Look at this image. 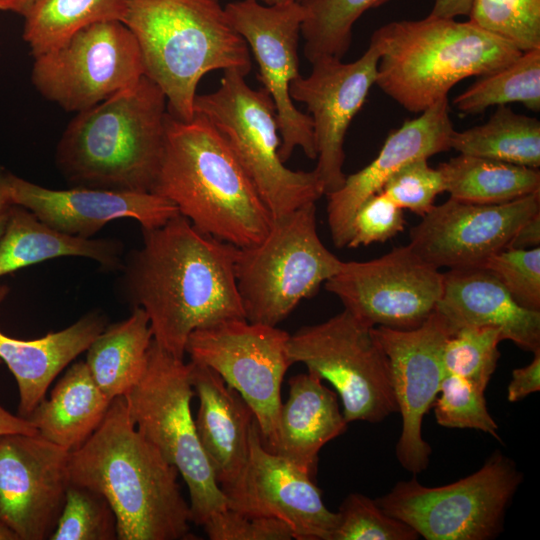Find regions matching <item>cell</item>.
<instances>
[{"instance_id":"13","label":"cell","mask_w":540,"mask_h":540,"mask_svg":"<svg viewBox=\"0 0 540 540\" xmlns=\"http://www.w3.org/2000/svg\"><path fill=\"white\" fill-rule=\"evenodd\" d=\"M290 334L277 326L230 319L191 333L186 353L218 373L252 409L263 445L275 437L281 408V385L292 365Z\"/></svg>"},{"instance_id":"27","label":"cell","mask_w":540,"mask_h":540,"mask_svg":"<svg viewBox=\"0 0 540 540\" xmlns=\"http://www.w3.org/2000/svg\"><path fill=\"white\" fill-rule=\"evenodd\" d=\"M122 244L113 239H83L56 232L27 209L13 205L0 238V277L59 257H83L108 270L122 267Z\"/></svg>"},{"instance_id":"53","label":"cell","mask_w":540,"mask_h":540,"mask_svg":"<svg viewBox=\"0 0 540 540\" xmlns=\"http://www.w3.org/2000/svg\"><path fill=\"white\" fill-rule=\"evenodd\" d=\"M1 363H2V362H1V360H0V364H1Z\"/></svg>"},{"instance_id":"3","label":"cell","mask_w":540,"mask_h":540,"mask_svg":"<svg viewBox=\"0 0 540 540\" xmlns=\"http://www.w3.org/2000/svg\"><path fill=\"white\" fill-rule=\"evenodd\" d=\"M152 192L169 200L199 231L246 248L268 233L273 216L227 141L204 116L169 112Z\"/></svg>"},{"instance_id":"26","label":"cell","mask_w":540,"mask_h":540,"mask_svg":"<svg viewBox=\"0 0 540 540\" xmlns=\"http://www.w3.org/2000/svg\"><path fill=\"white\" fill-rule=\"evenodd\" d=\"M288 384L289 396L281 404L275 437L267 449L314 478L319 451L343 434L348 423L336 393L315 374H297Z\"/></svg>"},{"instance_id":"38","label":"cell","mask_w":540,"mask_h":540,"mask_svg":"<svg viewBox=\"0 0 540 540\" xmlns=\"http://www.w3.org/2000/svg\"><path fill=\"white\" fill-rule=\"evenodd\" d=\"M485 390L456 374L445 373L434 414L439 425L447 428H470L499 439L498 425L488 411Z\"/></svg>"},{"instance_id":"19","label":"cell","mask_w":540,"mask_h":540,"mask_svg":"<svg viewBox=\"0 0 540 540\" xmlns=\"http://www.w3.org/2000/svg\"><path fill=\"white\" fill-rule=\"evenodd\" d=\"M378 62L379 52L369 43L353 62L332 56L314 60L310 74L300 75L290 84L292 100L304 103L312 119L317 153L314 170L324 195L338 190L345 181V136L376 84Z\"/></svg>"},{"instance_id":"31","label":"cell","mask_w":540,"mask_h":540,"mask_svg":"<svg viewBox=\"0 0 540 540\" xmlns=\"http://www.w3.org/2000/svg\"><path fill=\"white\" fill-rule=\"evenodd\" d=\"M531 168L540 166V121L497 106L483 124L453 131L450 149Z\"/></svg>"},{"instance_id":"8","label":"cell","mask_w":540,"mask_h":540,"mask_svg":"<svg viewBox=\"0 0 540 540\" xmlns=\"http://www.w3.org/2000/svg\"><path fill=\"white\" fill-rule=\"evenodd\" d=\"M245 77L237 70L224 71L215 91L197 94L194 112L223 135L273 218L316 203L324 195L317 173L285 166L274 103L263 87L253 89Z\"/></svg>"},{"instance_id":"12","label":"cell","mask_w":540,"mask_h":540,"mask_svg":"<svg viewBox=\"0 0 540 540\" xmlns=\"http://www.w3.org/2000/svg\"><path fill=\"white\" fill-rule=\"evenodd\" d=\"M145 75L131 31L118 20L92 24L61 46L34 57L31 81L44 98L79 113Z\"/></svg>"},{"instance_id":"49","label":"cell","mask_w":540,"mask_h":540,"mask_svg":"<svg viewBox=\"0 0 540 540\" xmlns=\"http://www.w3.org/2000/svg\"><path fill=\"white\" fill-rule=\"evenodd\" d=\"M35 0H0V11L24 15Z\"/></svg>"},{"instance_id":"50","label":"cell","mask_w":540,"mask_h":540,"mask_svg":"<svg viewBox=\"0 0 540 540\" xmlns=\"http://www.w3.org/2000/svg\"><path fill=\"white\" fill-rule=\"evenodd\" d=\"M11 207L6 211L0 212V238H1V236H2V234L4 232V230H5V227L7 225Z\"/></svg>"},{"instance_id":"24","label":"cell","mask_w":540,"mask_h":540,"mask_svg":"<svg viewBox=\"0 0 540 540\" xmlns=\"http://www.w3.org/2000/svg\"><path fill=\"white\" fill-rule=\"evenodd\" d=\"M190 380L199 399L195 420L201 446L220 488L232 484L249 457L254 413L242 396L211 368L190 360Z\"/></svg>"},{"instance_id":"4","label":"cell","mask_w":540,"mask_h":540,"mask_svg":"<svg viewBox=\"0 0 540 540\" xmlns=\"http://www.w3.org/2000/svg\"><path fill=\"white\" fill-rule=\"evenodd\" d=\"M167 113L164 93L143 75L76 113L57 144L56 166L72 187L152 192Z\"/></svg>"},{"instance_id":"45","label":"cell","mask_w":540,"mask_h":540,"mask_svg":"<svg viewBox=\"0 0 540 540\" xmlns=\"http://www.w3.org/2000/svg\"><path fill=\"white\" fill-rule=\"evenodd\" d=\"M540 246V212L532 216L516 232L509 247L531 249ZM508 247V248H509Z\"/></svg>"},{"instance_id":"35","label":"cell","mask_w":540,"mask_h":540,"mask_svg":"<svg viewBox=\"0 0 540 540\" xmlns=\"http://www.w3.org/2000/svg\"><path fill=\"white\" fill-rule=\"evenodd\" d=\"M502 331L490 326H465L446 341L443 350L445 373L456 374L486 389L497 368Z\"/></svg>"},{"instance_id":"43","label":"cell","mask_w":540,"mask_h":540,"mask_svg":"<svg viewBox=\"0 0 540 540\" xmlns=\"http://www.w3.org/2000/svg\"><path fill=\"white\" fill-rule=\"evenodd\" d=\"M211 540H290V526L269 516L247 515L230 508L211 515L202 525Z\"/></svg>"},{"instance_id":"21","label":"cell","mask_w":540,"mask_h":540,"mask_svg":"<svg viewBox=\"0 0 540 540\" xmlns=\"http://www.w3.org/2000/svg\"><path fill=\"white\" fill-rule=\"evenodd\" d=\"M10 191L15 205L27 209L52 230L83 239H91L117 219H134L142 229H152L179 214L173 203L153 192L50 189L12 173Z\"/></svg>"},{"instance_id":"9","label":"cell","mask_w":540,"mask_h":540,"mask_svg":"<svg viewBox=\"0 0 540 540\" xmlns=\"http://www.w3.org/2000/svg\"><path fill=\"white\" fill-rule=\"evenodd\" d=\"M322 243L316 203L273 218L257 244L238 248L235 275L245 319L277 326L341 268Z\"/></svg>"},{"instance_id":"48","label":"cell","mask_w":540,"mask_h":540,"mask_svg":"<svg viewBox=\"0 0 540 540\" xmlns=\"http://www.w3.org/2000/svg\"><path fill=\"white\" fill-rule=\"evenodd\" d=\"M10 172L0 166V212L14 205L10 191Z\"/></svg>"},{"instance_id":"1","label":"cell","mask_w":540,"mask_h":540,"mask_svg":"<svg viewBox=\"0 0 540 540\" xmlns=\"http://www.w3.org/2000/svg\"><path fill=\"white\" fill-rule=\"evenodd\" d=\"M142 233V246L123 260V288L133 307L146 312L162 349L183 359L194 331L245 318L235 275L238 247L199 231L181 214Z\"/></svg>"},{"instance_id":"30","label":"cell","mask_w":540,"mask_h":540,"mask_svg":"<svg viewBox=\"0 0 540 540\" xmlns=\"http://www.w3.org/2000/svg\"><path fill=\"white\" fill-rule=\"evenodd\" d=\"M451 199L500 204L540 192L537 168L459 154L437 167Z\"/></svg>"},{"instance_id":"18","label":"cell","mask_w":540,"mask_h":540,"mask_svg":"<svg viewBox=\"0 0 540 540\" xmlns=\"http://www.w3.org/2000/svg\"><path fill=\"white\" fill-rule=\"evenodd\" d=\"M539 212L540 192L500 204L449 198L411 228L409 245L438 269L479 268L508 248L522 224Z\"/></svg>"},{"instance_id":"32","label":"cell","mask_w":540,"mask_h":540,"mask_svg":"<svg viewBox=\"0 0 540 540\" xmlns=\"http://www.w3.org/2000/svg\"><path fill=\"white\" fill-rule=\"evenodd\" d=\"M126 0H35L23 15L22 37L33 57L51 51L83 28L122 21Z\"/></svg>"},{"instance_id":"2","label":"cell","mask_w":540,"mask_h":540,"mask_svg":"<svg viewBox=\"0 0 540 540\" xmlns=\"http://www.w3.org/2000/svg\"><path fill=\"white\" fill-rule=\"evenodd\" d=\"M69 474L106 498L117 540L195 539L179 473L137 430L124 397L111 401L99 427L70 452Z\"/></svg>"},{"instance_id":"7","label":"cell","mask_w":540,"mask_h":540,"mask_svg":"<svg viewBox=\"0 0 540 540\" xmlns=\"http://www.w3.org/2000/svg\"><path fill=\"white\" fill-rule=\"evenodd\" d=\"M194 394L189 362L153 340L143 376L123 397L137 430L181 474L189 491L191 522L202 526L227 508V500L198 438L191 413Z\"/></svg>"},{"instance_id":"42","label":"cell","mask_w":540,"mask_h":540,"mask_svg":"<svg viewBox=\"0 0 540 540\" xmlns=\"http://www.w3.org/2000/svg\"><path fill=\"white\" fill-rule=\"evenodd\" d=\"M405 227L403 209L379 191L357 209L351 222L349 248L385 242Z\"/></svg>"},{"instance_id":"23","label":"cell","mask_w":540,"mask_h":540,"mask_svg":"<svg viewBox=\"0 0 540 540\" xmlns=\"http://www.w3.org/2000/svg\"><path fill=\"white\" fill-rule=\"evenodd\" d=\"M443 276L435 310L455 331L465 326L495 327L504 340L524 350L540 349V311L516 303L489 271L482 267L449 269Z\"/></svg>"},{"instance_id":"46","label":"cell","mask_w":540,"mask_h":540,"mask_svg":"<svg viewBox=\"0 0 540 540\" xmlns=\"http://www.w3.org/2000/svg\"><path fill=\"white\" fill-rule=\"evenodd\" d=\"M474 0H435L430 16L455 19L458 16H469Z\"/></svg>"},{"instance_id":"51","label":"cell","mask_w":540,"mask_h":540,"mask_svg":"<svg viewBox=\"0 0 540 540\" xmlns=\"http://www.w3.org/2000/svg\"><path fill=\"white\" fill-rule=\"evenodd\" d=\"M265 5H276V4H284V3H290V2H301L302 0H253Z\"/></svg>"},{"instance_id":"44","label":"cell","mask_w":540,"mask_h":540,"mask_svg":"<svg viewBox=\"0 0 540 540\" xmlns=\"http://www.w3.org/2000/svg\"><path fill=\"white\" fill-rule=\"evenodd\" d=\"M533 353L534 357L528 365L512 371L507 390L509 402L520 401L540 390V349Z\"/></svg>"},{"instance_id":"25","label":"cell","mask_w":540,"mask_h":540,"mask_svg":"<svg viewBox=\"0 0 540 540\" xmlns=\"http://www.w3.org/2000/svg\"><path fill=\"white\" fill-rule=\"evenodd\" d=\"M0 285V306L8 295ZM107 326L99 311H91L70 326L37 339H18L0 330V360L14 376L19 393L18 415L27 418L45 398L52 381Z\"/></svg>"},{"instance_id":"34","label":"cell","mask_w":540,"mask_h":540,"mask_svg":"<svg viewBox=\"0 0 540 540\" xmlns=\"http://www.w3.org/2000/svg\"><path fill=\"white\" fill-rule=\"evenodd\" d=\"M391 0H302L301 36L304 55L312 63L323 56L339 59L352 42V29L361 15Z\"/></svg>"},{"instance_id":"6","label":"cell","mask_w":540,"mask_h":540,"mask_svg":"<svg viewBox=\"0 0 540 540\" xmlns=\"http://www.w3.org/2000/svg\"><path fill=\"white\" fill-rule=\"evenodd\" d=\"M370 43L379 52L376 85L413 113L448 97L463 79L496 71L522 53L469 20L430 15L387 23Z\"/></svg>"},{"instance_id":"40","label":"cell","mask_w":540,"mask_h":540,"mask_svg":"<svg viewBox=\"0 0 540 540\" xmlns=\"http://www.w3.org/2000/svg\"><path fill=\"white\" fill-rule=\"evenodd\" d=\"M489 271L520 306L540 311V247L506 248L490 256Z\"/></svg>"},{"instance_id":"11","label":"cell","mask_w":540,"mask_h":540,"mask_svg":"<svg viewBox=\"0 0 540 540\" xmlns=\"http://www.w3.org/2000/svg\"><path fill=\"white\" fill-rule=\"evenodd\" d=\"M372 328L344 309L289 336L291 363H303L335 388L347 423H378L398 410L388 360Z\"/></svg>"},{"instance_id":"16","label":"cell","mask_w":540,"mask_h":540,"mask_svg":"<svg viewBox=\"0 0 540 540\" xmlns=\"http://www.w3.org/2000/svg\"><path fill=\"white\" fill-rule=\"evenodd\" d=\"M372 332L387 357L397 411L402 417L396 457L407 471L421 473L432 452L422 436V421L439 393L445 375L444 346L455 330L434 310L417 328L376 326Z\"/></svg>"},{"instance_id":"36","label":"cell","mask_w":540,"mask_h":540,"mask_svg":"<svg viewBox=\"0 0 540 540\" xmlns=\"http://www.w3.org/2000/svg\"><path fill=\"white\" fill-rule=\"evenodd\" d=\"M114 511L100 493L70 482L50 540H115Z\"/></svg>"},{"instance_id":"10","label":"cell","mask_w":540,"mask_h":540,"mask_svg":"<svg viewBox=\"0 0 540 540\" xmlns=\"http://www.w3.org/2000/svg\"><path fill=\"white\" fill-rule=\"evenodd\" d=\"M521 482L513 461L497 452L456 482L427 487L416 478L399 481L375 501L427 540H489L502 531L506 509Z\"/></svg>"},{"instance_id":"47","label":"cell","mask_w":540,"mask_h":540,"mask_svg":"<svg viewBox=\"0 0 540 540\" xmlns=\"http://www.w3.org/2000/svg\"><path fill=\"white\" fill-rule=\"evenodd\" d=\"M12 433L38 434V431L27 418L11 414L0 404V435Z\"/></svg>"},{"instance_id":"14","label":"cell","mask_w":540,"mask_h":540,"mask_svg":"<svg viewBox=\"0 0 540 540\" xmlns=\"http://www.w3.org/2000/svg\"><path fill=\"white\" fill-rule=\"evenodd\" d=\"M443 279L408 244L369 261H343L324 287L367 326L410 330L435 310Z\"/></svg>"},{"instance_id":"29","label":"cell","mask_w":540,"mask_h":540,"mask_svg":"<svg viewBox=\"0 0 540 540\" xmlns=\"http://www.w3.org/2000/svg\"><path fill=\"white\" fill-rule=\"evenodd\" d=\"M153 341L149 318L140 307L107 325L87 348L85 363L108 399L125 396L141 379Z\"/></svg>"},{"instance_id":"37","label":"cell","mask_w":540,"mask_h":540,"mask_svg":"<svg viewBox=\"0 0 540 540\" xmlns=\"http://www.w3.org/2000/svg\"><path fill=\"white\" fill-rule=\"evenodd\" d=\"M468 17L522 52L540 48V0H474Z\"/></svg>"},{"instance_id":"15","label":"cell","mask_w":540,"mask_h":540,"mask_svg":"<svg viewBox=\"0 0 540 540\" xmlns=\"http://www.w3.org/2000/svg\"><path fill=\"white\" fill-rule=\"evenodd\" d=\"M224 7L231 25L253 53L258 79L274 103L281 160L285 163L296 148L316 159L312 119L295 107L290 96V84L300 76L298 43L304 18L301 2L265 5L237 0Z\"/></svg>"},{"instance_id":"22","label":"cell","mask_w":540,"mask_h":540,"mask_svg":"<svg viewBox=\"0 0 540 540\" xmlns=\"http://www.w3.org/2000/svg\"><path fill=\"white\" fill-rule=\"evenodd\" d=\"M453 131L448 97L393 130L372 162L346 176L338 190L326 195L333 244L337 248L347 247L352 219L362 203L381 191L386 181L408 162L449 150Z\"/></svg>"},{"instance_id":"28","label":"cell","mask_w":540,"mask_h":540,"mask_svg":"<svg viewBox=\"0 0 540 540\" xmlns=\"http://www.w3.org/2000/svg\"><path fill=\"white\" fill-rule=\"evenodd\" d=\"M111 401L95 383L85 361H78L27 419L43 438L72 452L99 427Z\"/></svg>"},{"instance_id":"33","label":"cell","mask_w":540,"mask_h":540,"mask_svg":"<svg viewBox=\"0 0 540 540\" xmlns=\"http://www.w3.org/2000/svg\"><path fill=\"white\" fill-rule=\"evenodd\" d=\"M508 103L540 110V48L523 51L504 67L480 76L453 100L454 107L466 114Z\"/></svg>"},{"instance_id":"17","label":"cell","mask_w":540,"mask_h":540,"mask_svg":"<svg viewBox=\"0 0 540 540\" xmlns=\"http://www.w3.org/2000/svg\"><path fill=\"white\" fill-rule=\"evenodd\" d=\"M69 457L39 434L0 435V525L17 540L50 539L70 485Z\"/></svg>"},{"instance_id":"52","label":"cell","mask_w":540,"mask_h":540,"mask_svg":"<svg viewBox=\"0 0 540 540\" xmlns=\"http://www.w3.org/2000/svg\"><path fill=\"white\" fill-rule=\"evenodd\" d=\"M0 540H17L13 533L0 525Z\"/></svg>"},{"instance_id":"41","label":"cell","mask_w":540,"mask_h":540,"mask_svg":"<svg viewBox=\"0 0 540 540\" xmlns=\"http://www.w3.org/2000/svg\"><path fill=\"white\" fill-rule=\"evenodd\" d=\"M427 158L412 160L396 171L381 191L399 208L423 217L434 206L435 198L445 192L443 176Z\"/></svg>"},{"instance_id":"39","label":"cell","mask_w":540,"mask_h":540,"mask_svg":"<svg viewBox=\"0 0 540 540\" xmlns=\"http://www.w3.org/2000/svg\"><path fill=\"white\" fill-rule=\"evenodd\" d=\"M332 540H415L418 533L384 512L375 500L351 493L341 503Z\"/></svg>"},{"instance_id":"20","label":"cell","mask_w":540,"mask_h":540,"mask_svg":"<svg viewBox=\"0 0 540 540\" xmlns=\"http://www.w3.org/2000/svg\"><path fill=\"white\" fill-rule=\"evenodd\" d=\"M314 478L263 445L254 420L249 457L242 473L221 488L227 507L254 516H269L287 523L296 540H332L338 514L322 500Z\"/></svg>"},{"instance_id":"5","label":"cell","mask_w":540,"mask_h":540,"mask_svg":"<svg viewBox=\"0 0 540 540\" xmlns=\"http://www.w3.org/2000/svg\"><path fill=\"white\" fill-rule=\"evenodd\" d=\"M139 46L145 75L167 100L168 112L193 118L200 80L216 70L252 68L250 50L219 0H126L122 21Z\"/></svg>"}]
</instances>
